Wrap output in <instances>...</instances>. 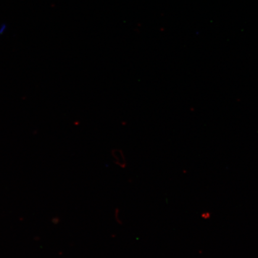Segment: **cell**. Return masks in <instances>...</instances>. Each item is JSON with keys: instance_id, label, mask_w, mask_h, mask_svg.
Masks as SVG:
<instances>
[{"instance_id": "1", "label": "cell", "mask_w": 258, "mask_h": 258, "mask_svg": "<svg viewBox=\"0 0 258 258\" xmlns=\"http://www.w3.org/2000/svg\"><path fill=\"white\" fill-rule=\"evenodd\" d=\"M111 156L114 159L116 165L122 169H124L127 166V160L123 151L118 148H115L111 151Z\"/></svg>"}, {"instance_id": "2", "label": "cell", "mask_w": 258, "mask_h": 258, "mask_svg": "<svg viewBox=\"0 0 258 258\" xmlns=\"http://www.w3.org/2000/svg\"><path fill=\"white\" fill-rule=\"evenodd\" d=\"M114 217L116 222H117L118 224H122V219H121L120 217V210L118 208H116L115 209Z\"/></svg>"}]
</instances>
